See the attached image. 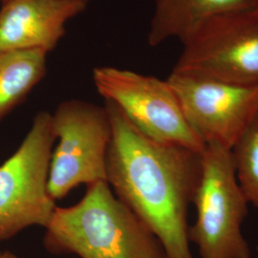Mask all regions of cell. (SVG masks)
<instances>
[{"mask_svg":"<svg viewBox=\"0 0 258 258\" xmlns=\"http://www.w3.org/2000/svg\"><path fill=\"white\" fill-rule=\"evenodd\" d=\"M104 105L112 124L107 155L111 189L155 235L166 258H194L187 217L203 152L148 138L114 102L104 101Z\"/></svg>","mask_w":258,"mask_h":258,"instance_id":"obj_1","label":"cell"},{"mask_svg":"<svg viewBox=\"0 0 258 258\" xmlns=\"http://www.w3.org/2000/svg\"><path fill=\"white\" fill-rule=\"evenodd\" d=\"M43 246L80 258H166L155 235L117 198L107 182L86 185L79 203L55 207Z\"/></svg>","mask_w":258,"mask_h":258,"instance_id":"obj_2","label":"cell"},{"mask_svg":"<svg viewBox=\"0 0 258 258\" xmlns=\"http://www.w3.org/2000/svg\"><path fill=\"white\" fill-rule=\"evenodd\" d=\"M249 205L237 182L231 150L207 145L192 203L195 220L188 227V240L200 258H250L242 230Z\"/></svg>","mask_w":258,"mask_h":258,"instance_id":"obj_3","label":"cell"},{"mask_svg":"<svg viewBox=\"0 0 258 258\" xmlns=\"http://www.w3.org/2000/svg\"><path fill=\"white\" fill-rule=\"evenodd\" d=\"M55 141L52 114L39 111L17 151L0 166V243L30 227L45 229L50 221L56 207L48 190Z\"/></svg>","mask_w":258,"mask_h":258,"instance_id":"obj_4","label":"cell"},{"mask_svg":"<svg viewBox=\"0 0 258 258\" xmlns=\"http://www.w3.org/2000/svg\"><path fill=\"white\" fill-rule=\"evenodd\" d=\"M52 126L58 143L50 162V196L57 201L80 184L107 182L112 124L105 105L66 100L52 113Z\"/></svg>","mask_w":258,"mask_h":258,"instance_id":"obj_5","label":"cell"},{"mask_svg":"<svg viewBox=\"0 0 258 258\" xmlns=\"http://www.w3.org/2000/svg\"><path fill=\"white\" fill-rule=\"evenodd\" d=\"M92 78L104 101L114 102L148 138L203 152L206 144L188 123L166 80L113 66L95 67Z\"/></svg>","mask_w":258,"mask_h":258,"instance_id":"obj_6","label":"cell"},{"mask_svg":"<svg viewBox=\"0 0 258 258\" xmlns=\"http://www.w3.org/2000/svg\"><path fill=\"white\" fill-rule=\"evenodd\" d=\"M173 70L225 83L258 84L257 8L208 20L183 43Z\"/></svg>","mask_w":258,"mask_h":258,"instance_id":"obj_7","label":"cell"},{"mask_svg":"<svg viewBox=\"0 0 258 258\" xmlns=\"http://www.w3.org/2000/svg\"><path fill=\"white\" fill-rule=\"evenodd\" d=\"M166 81L206 146L231 150L258 115V84L225 83L176 70Z\"/></svg>","mask_w":258,"mask_h":258,"instance_id":"obj_8","label":"cell"},{"mask_svg":"<svg viewBox=\"0 0 258 258\" xmlns=\"http://www.w3.org/2000/svg\"><path fill=\"white\" fill-rule=\"evenodd\" d=\"M87 5L76 0H8L0 8V51L47 54L66 34V24Z\"/></svg>","mask_w":258,"mask_h":258,"instance_id":"obj_9","label":"cell"},{"mask_svg":"<svg viewBox=\"0 0 258 258\" xmlns=\"http://www.w3.org/2000/svg\"><path fill=\"white\" fill-rule=\"evenodd\" d=\"M148 45L160 46L169 39L184 43L208 20L236 10L255 7V0H153Z\"/></svg>","mask_w":258,"mask_h":258,"instance_id":"obj_10","label":"cell"},{"mask_svg":"<svg viewBox=\"0 0 258 258\" xmlns=\"http://www.w3.org/2000/svg\"><path fill=\"white\" fill-rule=\"evenodd\" d=\"M47 55L40 50L0 51V122L44 79Z\"/></svg>","mask_w":258,"mask_h":258,"instance_id":"obj_11","label":"cell"},{"mask_svg":"<svg viewBox=\"0 0 258 258\" xmlns=\"http://www.w3.org/2000/svg\"><path fill=\"white\" fill-rule=\"evenodd\" d=\"M231 155L243 194L258 209V115L231 148Z\"/></svg>","mask_w":258,"mask_h":258,"instance_id":"obj_12","label":"cell"},{"mask_svg":"<svg viewBox=\"0 0 258 258\" xmlns=\"http://www.w3.org/2000/svg\"><path fill=\"white\" fill-rule=\"evenodd\" d=\"M76 1H80V2H82V3H84V4L88 5V3H89L91 0H76Z\"/></svg>","mask_w":258,"mask_h":258,"instance_id":"obj_13","label":"cell"},{"mask_svg":"<svg viewBox=\"0 0 258 258\" xmlns=\"http://www.w3.org/2000/svg\"><path fill=\"white\" fill-rule=\"evenodd\" d=\"M255 7L258 9V0H255Z\"/></svg>","mask_w":258,"mask_h":258,"instance_id":"obj_14","label":"cell"},{"mask_svg":"<svg viewBox=\"0 0 258 258\" xmlns=\"http://www.w3.org/2000/svg\"><path fill=\"white\" fill-rule=\"evenodd\" d=\"M5 1H8V0H2V2H5Z\"/></svg>","mask_w":258,"mask_h":258,"instance_id":"obj_15","label":"cell"}]
</instances>
